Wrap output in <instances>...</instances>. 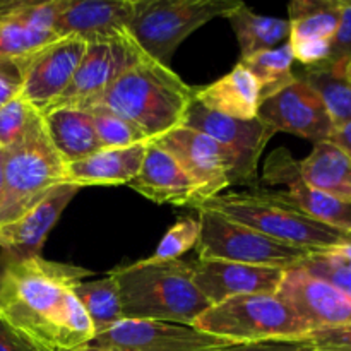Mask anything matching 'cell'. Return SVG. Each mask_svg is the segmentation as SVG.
Wrapping results in <instances>:
<instances>
[{
  "label": "cell",
  "instance_id": "obj_16",
  "mask_svg": "<svg viewBox=\"0 0 351 351\" xmlns=\"http://www.w3.org/2000/svg\"><path fill=\"white\" fill-rule=\"evenodd\" d=\"M263 180L269 185H285V194L298 209L311 218L351 235V202L339 201L311 187L302 178L300 167L287 147H280L267 158L264 165Z\"/></svg>",
  "mask_w": 351,
  "mask_h": 351
},
{
  "label": "cell",
  "instance_id": "obj_8",
  "mask_svg": "<svg viewBox=\"0 0 351 351\" xmlns=\"http://www.w3.org/2000/svg\"><path fill=\"white\" fill-rule=\"evenodd\" d=\"M199 225L195 250L202 261H230L288 271L300 266L311 254V250L278 242L204 208L199 209Z\"/></svg>",
  "mask_w": 351,
  "mask_h": 351
},
{
  "label": "cell",
  "instance_id": "obj_14",
  "mask_svg": "<svg viewBox=\"0 0 351 351\" xmlns=\"http://www.w3.org/2000/svg\"><path fill=\"white\" fill-rule=\"evenodd\" d=\"M257 117L276 132L295 134L314 144L329 141L335 129L319 93L298 75L291 84L261 103Z\"/></svg>",
  "mask_w": 351,
  "mask_h": 351
},
{
  "label": "cell",
  "instance_id": "obj_30",
  "mask_svg": "<svg viewBox=\"0 0 351 351\" xmlns=\"http://www.w3.org/2000/svg\"><path fill=\"white\" fill-rule=\"evenodd\" d=\"M300 77L319 93L332 125L351 122V82L326 67H307Z\"/></svg>",
  "mask_w": 351,
  "mask_h": 351
},
{
  "label": "cell",
  "instance_id": "obj_33",
  "mask_svg": "<svg viewBox=\"0 0 351 351\" xmlns=\"http://www.w3.org/2000/svg\"><path fill=\"white\" fill-rule=\"evenodd\" d=\"M40 115L21 95L0 108V149L10 147L26 134L34 119Z\"/></svg>",
  "mask_w": 351,
  "mask_h": 351
},
{
  "label": "cell",
  "instance_id": "obj_18",
  "mask_svg": "<svg viewBox=\"0 0 351 351\" xmlns=\"http://www.w3.org/2000/svg\"><path fill=\"white\" fill-rule=\"evenodd\" d=\"M343 0H293L288 5L290 43L305 67L326 64L341 21Z\"/></svg>",
  "mask_w": 351,
  "mask_h": 351
},
{
  "label": "cell",
  "instance_id": "obj_36",
  "mask_svg": "<svg viewBox=\"0 0 351 351\" xmlns=\"http://www.w3.org/2000/svg\"><path fill=\"white\" fill-rule=\"evenodd\" d=\"M300 341L307 351H351V324L314 329Z\"/></svg>",
  "mask_w": 351,
  "mask_h": 351
},
{
  "label": "cell",
  "instance_id": "obj_20",
  "mask_svg": "<svg viewBox=\"0 0 351 351\" xmlns=\"http://www.w3.org/2000/svg\"><path fill=\"white\" fill-rule=\"evenodd\" d=\"M81 191L75 184L65 182L51 189L50 194L16 221L0 226V249L9 257L40 256L48 233L57 225L75 194Z\"/></svg>",
  "mask_w": 351,
  "mask_h": 351
},
{
  "label": "cell",
  "instance_id": "obj_42",
  "mask_svg": "<svg viewBox=\"0 0 351 351\" xmlns=\"http://www.w3.org/2000/svg\"><path fill=\"white\" fill-rule=\"evenodd\" d=\"M67 351H113V350H105V348H98V346H93L91 343L89 345H84V346H79V348H74V350H67Z\"/></svg>",
  "mask_w": 351,
  "mask_h": 351
},
{
  "label": "cell",
  "instance_id": "obj_10",
  "mask_svg": "<svg viewBox=\"0 0 351 351\" xmlns=\"http://www.w3.org/2000/svg\"><path fill=\"white\" fill-rule=\"evenodd\" d=\"M146 55L147 53L139 47L130 31L88 41L86 53L71 84L62 93L60 98L53 105L48 106L45 112L62 108V106L86 110L96 105L98 99L105 95L106 89L127 69L143 60Z\"/></svg>",
  "mask_w": 351,
  "mask_h": 351
},
{
  "label": "cell",
  "instance_id": "obj_28",
  "mask_svg": "<svg viewBox=\"0 0 351 351\" xmlns=\"http://www.w3.org/2000/svg\"><path fill=\"white\" fill-rule=\"evenodd\" d=\"M72 291L84 307L96 336L123 321L119 290L112 273L101 280L81 281L72 288Z\"/></svg>",
  "mask_w": 351,
  "mask_h": 351
},
{
  "label": "cell",
  "instance_id": "obj_13",
  "mask_svg": "<svg viewBox=\"0 0 351 351\" xmlns=\"http://www.w3.org/2000/svg\"><path fill=\"white\" fill-rule=\"evenodd\" d=\"M91 345L113 351H209L235 343L192 326L123 319L108 331L95 336Z\"/></svg>",
  "mask_w": 351,
  "mask_h": 351
},
{
  "label": "cell",
  "instance_id": "obj_2",
  "mask_svg": "<svg viewBox=\"0 0 351 351\" xmlns=\"http://www.w3.org/2000/svg\"><path fill=\"white\" fill-rule=\"evenodd\" d=\"M123 319L192 326L211 307L195 288L194 266L185 261L144 259L110 271Z\"/></svg>",
  "mask_w": 351,
  "mask_h": 351
},
{
  "label": "cell",
  "instance_id": "obj_32",
  "mask_svg": "<svg viewBox=\"0 0 351 351\" xmlns=\"http://www.w3.org/2000/svg\"><path fill=\"white\" fill-rule=\"evenodd\" d=\"M86 112L91 113L95 120L96 132L103 147H127L151 141L139 127L103 106H89Z\"/></svg>",
  "mask_w": 351,
  "mask_h": 351
},
{
  "label": "cell",
  "instance_id": "obj_35",
  "mask_svg": "<svg viewBox=\"0 0 351 351\" xmlns=\"http://www.w3.org/2000/svg\"><path fill=\"white\" fill-rule=\"evenodd\" d=\"M351 58V0H343L341 2V21H339L338 33H336L335 41H332L331 53L326 64L317 65V67H326L336 74L343 75L346 62Z\"/></svg>",
  "mask_w": 351,
  "mask_h": 351
},
{
  "label": "cell",
  "instance_id": "obj_17",
  "mask_svg": "<svg viewBox=\"0 0 351 351\" xmlns=\"http://www.w3.org/2000/svg\"><path fill=\"white\" fill-rule=\"evenodd\" d=\"M276 295L311 326L312 331L351 324V298L302 267L285 271Z\"/></svg>",
  "mask_w": 351,
  "mask_h": 351
},
{
  "label": "cell",
  "instance_id": "obj_12",
  "mask_svg": "<svg viewBox=\"0 0 351 351\" xmlns=\"http://www.w3.org/2000/svg\"><path fill=\"white\" fill-rule=\"evenodd\" d=\"M64 0L0 2V69L16 67L57 41L55 33Z\"/></svg>",
  "mask_w": 351,
  "mask_h": 351
},
{
  "label": "cell",
  "instance_id": "obj_7",
  "mask_svg": "<svg viewBox=\"0 0 351 351\" xmlns=\"http://www.w3.org/2000/svg\"><path fill=\"white\" fill-rule=\"evenodd\" d=\"M239 0H139L129 31L139 47L163 65L195 29L216 17H226Z\"/></svg>",
  "mask_w": 351,
  "mask_h": 351
},
{
  "label": "cell",
  "instance_id": "obj_40",
  "mask_svg": "<svg viewBox=\"0 0 351 351\" xmlns=\"http://www.w3.org/2000/svg\"><path fill=\"white\" fill-rule=\"evenodd\" d=\"M329 141L335 143L338 147H341V149L351 158V122L335 127Z\"/></svg>",
  "mask_w": 351,
  "mask_h": 351
},
{
  "label": "cell",
  "instance_id": "obj_31",
  "mask_svg": "<svg viewBox=\"0 0 351 351\" xmlns=\"http://www.w3.org/2000/svg\"><path fill=\"white\" fill-rule=\"evenodd\" d=\"M298 267L332 285L336 290L351 298V242L311 252Z\"/></svg>",
  "mask_w": 351,
  "mask_h": 351
},
{
  "label": "cell",
  "instance_id": "obj_41",
  "mask_svg": "<svg viewBox=\"0 0 351 351\" xmlns=\"http://www.w3.org/2000/svg\"><path fill=\"white\" fill-rule=\"evenodd\" d=\"M3 199V151L0 149V206Z\"/></svg>",
  "mask_w": 351,
  "mask_h": 351
},
{
  "label": "cell",
  "instance_id": "obj_44",
  "mask_svg": "<svg viewBox=\"0 0 351 351\" xmlns=\"http://www.w3.org/2000/svg\"><path fill=\"white\" fill-rule=\"evenodd\" d=\"M3 271H5V257H3V254H0V285H2Z\"/></svg>",
  "mask_w": 351,
  "mask_h": 351
},
{
  "label": "cell",
  "instance_id": "obj_38",
  "mask_svg": "<svg viewBox=\"0 0 351 351\" xmlns=\"http://www.w3.org/2000/svg\"><path fill=\"white\" fill-rule=\"evenodd\" d=\"M0 351H40L33 343L0 321Z\"/></svg>",
  "mask_w": 351,
  "mask_h": 351
},
{
  "label": "cell",
  "instance_id": "obj_21",
  "mask_svg": "<svg viewBox=\"0 0 351 351\" xmlns=\"http://www.w3.org/2000/svg\"><path fill=\"white\" fill-rule=\"evenodd\" d=\"M139 0H64L55 33L86 41L129 31Z\"/></svg>",
  "mask_w": 351,
  "mask_h": 351
},
{
  "label": "cell",
  "instance_id": "obj_6",
  "mask_svg": "<svg viewBox=\"0 0 351 351\" xmlns=\"http://www.w3.org/2000/svg\"><path fill=\"white\" fill-rule=\"evenodd\" d=\"M195 329L230 343L297 341L311 326L278 295H240L211 305L195 321Z\"/></svg>",
  "mask_w": 351,
  "mask_h": 351
},
{
  "label": "cell",
  "instance_id": "obj_25",
  "mask_svg": "<svg viewBox=\"0 0 351 351\" xmlns=\"http://www.w3.org/2000/svg\"><path fill=\"white\" fill-rule=\"evenodd\" d=\"M40 115L48 139L67 165L105 149L96 132L95 120L86 110L62 106Z\"/></svg>",
  "mask_w": 351,
  "mask_h": 351
},
{
  "label": "cell",
  "instance_id": "obj_45",
  "mask_svg": "<svg viewBox=\"0 0 351 351\" xmlns=\"http://www.w3.org/2000/svg\"><path fill=\"white\" fill-rule=\"evenodd\" d=\"M350 237H351V235H350Z\"/></svg>",
  "mask_w": 351,
  "mask_h": 351
},
{
  "label": "cell",
  "instance_id": "obj_9",
  "mask_svg": "<svg viewBox=\"0 0 351 351\" xmlns=\"http://www.w3.org/2000/svg\"><path fill=\"white\" fill-rule=\"evenodd\" d=\"M184 125L208 134L223 147L230 163V185L259 187L257 168L267 143L276 134L273 127L264 123L259 117L252 120H237L219 115L199 105L195 99L189 108Z\"/></svg>",
  "mask_w": 351,
  "mask_h": 351
},
{
  "label": "cell",
  "instance_id": "obj_5",
  "mask_svg": "<svg viewBox=\"0 0 351 351\" xmlns=\"http://www.w3.org/2000/svg\"><path fill=\"white\" fill-rule=\"evenodd\" d=\"M3 151V199L0 226L16 221L67 182V163L45 132L41 115L23 137Z\"/></svg>",
  "mask_w": 351,
  "mask_h": 351
},
{
  "label": "cell",
  "instance_id": "obj_37",
  "mask_svg": "<svg viewBox=\"0 0 351 351\" xmlns=\"http://www.w3.org/2000/svg\"><path fill=\"white\" fill-rule=\"evenodd\" d=\"M209 351H307L300 339L297 341H264V343H235Z\"/></svg>",
  "mask_w": 351,
  "mask_h": 351
},
{
  "label": "cell",
  "instance_id": "obj_34",
  "mask_svg": "<svg viewBox=\"0 0 351 351\" xmlns=\"http://www.w3.org/2000/svg\"><path fill=\"white\" fill-rule=\"evenodd\" d=\"M199 232L201 225L199 219L194 218H180L170 230L167 235L158 243L156 250L151 256L154 261H175L180 259L185 252L191 249H195V243L199 240Z\"/></svg>",
  "mask_w": 351,
  "mask_h": 351
},
{
  "label": "cell",
  "instance_id": "obj_23",
  "mask_svg": "<svg viewBox=\"0 0 351 351\" xmlns=\"http://www.w3.org/2000/svg\"><path fill=\"white\" fill-rule=\"evenodd\" d=\"M149 143L127 147H105L84 160L69 163L67 182L81 189L88 185L130 184L141 171Z\"/></svg>",
  "mask_w": 351,
  "mask_h": 351
},
{
  "label": "cell",
  "instance_id": "obj_27",
  "mask_svg": "<svg viewBox=\"0 0 351 351\" xmlns=\"http://www.w3.org/2000/svg\"><path fill=\"white\" fill-rule=\"evenodd\" d=\"M226 19L239 40L240 60L254 57L261 51L273 50V48L287 43L290 38L288 19L261 16L243 2L233 12H230Z\"/></svg>",
  "mask_w": 351,
  "mask_h": 351
},
{
  "label": "cell",
  "instance_id": "obj_26",
  "mask_svg": "<svg viewBox=\"0 0 351 351\" xmlns=\"http://www.w3.org/2000/svg\"><path fill=\"white\" fill-rule=\"evenodd\" d=\"M300 175L311 187L351 202V158L331 141L314 144L311 154L298 161Z\"/></svg>",
  "mask_w": 351,
  "mask_h": 351
},
{
  "label": "cell",
  "instance_id": "obj_15",
  "mask_svg": "<svg viewBox=\"0 0 351 351\" xmlns=\"http://www.w3.org/2000/svg\"><path fill=\"white\" fill-rule=\"evenodd\" d=\"M154 143L170 153L197 185L199 208L230 187L228 156L208 134L180 125L154 139Z\"/></svg>",
  "mask_w": 351,
  "mask_h": 351
},
{
  "label": "cell",
  "instance_id": "obj_1",
  "mask_svg": "<svg viewBox=\"0 0 351 351\" xmlns=\"http://www.w3.org/2000/svg\"><path fill=\"white\" fill-rule=\"evenodd\" d=\"M5 257L0 285V321L40 351L89 345L95 329L72 288L91 271L41 256Z\"/></svg>",
  "mask_w": 351,
  "mask_h": 351
},
{
  "label": "cell",
  "instance_id": "obj_11",
  "mask_svg": "<svg viewBox=\"0 0 351 351\" xmlns=\"http://www.w3.org/2000/svg\"><path fill=\"white\" fill-rule=\"evenodd\" d=\"M88 48L79 36H64L41 48L14 67L21 82V96L43 113L67 89Z\"/></svg>",
  "mask_w": 351,
  "mask_h": 351
},
{
  "label": "cell",
  "instance_id": "obj_3",
  "mask_svg": "<svg viewBox=\"0 0 351 351\" xmlns=\"http://www.w3.org/2000/svg\"><path fill=\"white\" fill-rule=\"evenodd\" d=\"M194 88L149 55L127 69L93 106H103L139 127L151 141L184 125Z\"/></svg>",
  "mask_w": 351,
  "mask_h": 351
},
{
  "label": "cell",
  "instance_id": "obj_24",
  "mask_svg": "<svg viewBox=\"0 0 351 351\" xmlns=\"http://www.w3.org/2000/svg\"><path fill=\"white\" fill-rule=\"evenodd\" d=\"M194 99L211 112L237 120H252L261 106V91L256 77L243 65L237 64L233 71L218 81L194 88Z\"/></svg>",
  "mask_w": 351,
  "mask_h": 351
},
{
  "label": "cell",
  "instance_id": "obj_29",
  "mask_svg": "<svg viewBox=\"0 0 351 351\" xmlns=\"http://www.w3.org/2000/svg\"><path fill=\"white\" fill-rule=\"evenodd\" d=\"M293 60V50L287 41L273 50L261 51L254 57L240 60L239 64L243 65L256 77L261 91V103H263L297 79V75L291 71Z\"/></svg>",
  "mask_w": 351,
  "mask_h": 351
},
{
  "label": "cell",
  "instance_id": "obj_39",
  "mask_svg": "<svg viewBox=\"0 0 351 351\" xmlns=\"http://www.w3.org/2000/svg\"><path fill=\"white\" fill-rule=\"evenodd\" d=\"M17 95H21V82L17 75H10L9 71L0 69V108Z\"/></svg>",
  "mask_w": 351,
  "mask_h": 351
},
{
  "label": "cell",
  "instance_id": "obj_4",
  "mask_svg": "<svg viewBox=\"0 0 351 351\" xmlns=\"http://www.w3.org/2000/svg\"><path fill=\"white\" fill-rule=\"evenodd\" d=\"M201 208L218 213L278 242L311 252L351 242L348 233L305 215L285 192L263 187L249 189L247 192H225L206 201Z\"/></svg>",
  "mask_w": 351,
  "mask_h": 351
},
{
  "label": "cell",
  "instance_id": "obj_19",
  "mask_svg": "<svg viewBox=\"0 0 351 351\" xmlns=\"http://www.w3.org/2000/svg\"><path fill=\"white\" fill-rule=\"evenodd\" d=\"M283 276L278 267L199 259L192 280L209 304L218 305L240 295H276Z\"/></svg>",
  "mask_w": 351,
  "mask_h": 351
},
{
  "label": "cell",
  "instance_id": "obj_43",
  "mask_svg": "<svg viewBox=\"0 0 351 351\" xmlns=\"http://www.w3.org/2000/svg\"><path fill=\"white\" fill-rule=\"evenodd\" d=\"M343 77H345L348 82H351V58L346 62L345 69H343Z\"/></svg>",
  "mask_w": 351,
  "mask_h": 351
},
{
  "label": "cell",
  "instance_id": "obj_22",
  "mask_svg": "<svg viewBox=\"0 0 351 351\" xmlns=\"http://www.w3.org/2000/svg\"><path fill=\"white\" fill-rule=\"evenodd\" d=\"M129 185L137 194L158 204L199 208L197 185L178 161L154 141L147 144L141 171Z\"/></svg>",
  "mask_w": 351,
  "mask_h": 351
}]
</instances>
